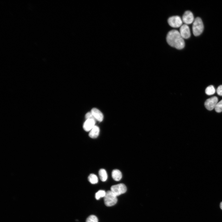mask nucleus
<instances>
[{"mask_svg": "<svg viewBox=\"0 0 222 222\" xmlns=\"http://www.w3.org/2000/svg\"><path fill=\"white\" fill-rule=\"evenodd\" d=\"M106 192L102 190H100L97 192L95 195V198L97 200H99L101 198L105 197Z\"/></svg>", "mask_w": 222, "mask_h": 222, "instance_id": "nucleus-16", "label": "nucleus"}, {"mask_svg": "<svg viewBox=\"0 0 222 222\" xmlns=\"http://www.w3.org/2000/svg\"><path fill=\"white\" fill-rule=\"evenodd\" d=\"M96 121L93 120H86L84 123L83 128L86 132H90L95 125Z\"/></svg>", "mask_w": 222, "mask_h": 222, "instance_id": "nucleus-9", "label": "nucleus"}, {"mask_svg": "<svg viewBox=\"0 0 222 222\" xmlns=\"http://www.w3.org/2000/svg\"><path fill=\"white\" fill-rule=\"evenodd\" d=\"M179 32L184 39H187L190 37V31L187 25L186 24L182 25L180 27Z\"/></svg>", "mask_w": 222, "mask_h": 222, "instance_id": "nucleus-7", "label": "nucleus"}, {"mask_svg": "<svg viewBox=\"0 0 222 222\" xmlns=\"http://www.w3.org/2000/svg\"><path fill=\"white\" fill-rule=\"evenodd\" d=\"M166 40L170 46L178 49L183 48L185 45L184 39L177 30H173L167 34Z\"/></svg>", "mask_w": 222, "mask_h": 222, "instance_id": "nucleus-1", "label": "nucleus"}, {"mask_svg": "<svg viewBox=\"0 0 222 222\" xmlns=\"http://www.w3.org/2000/svg\"><path fill=\"white\" fill-rule=\"evenodd\" d=\"M218 101V98L216 96L208 98L206 100L205 103V107L208 110L212 111L215 109Z\"/></svg>", "mask_w": 222, "mask_h": 222, "instance_id": "nucleus-6", "label": "nucleus"}, {"mask_svg": "<svg viewBox=\"0 0 222 222\" xmlns=\"http://www.w3.org/2000/svg\"><path fill=\"white\" fill-rule=\"evenodd\" d=\"M88 180L91 184H95L98 183V179L97 176L93 174H90L88 177Z\"/></svg>", "mask_w": 222, "mask_h": 222, "instance_id": "nucleus-14", "label": "nucleus"}, {"mask_svg": "<svg viewBox=\"0 0 222 222\" xmlns=\"http://www.w3.org/2000/svg\"><path fill=\"white\" fill-rule=\"evenodd\" d=\"M205 93L208 95H214L215 92V89L214 86L211 85L208 86L205 89Z\"/></svg>", "mask_w": 222, "mask_h": 222, "instance_id": "nucleus-15", "label": "nucleus"}, {"mask_svg": "<svg viewBox=\"0 0 222 222\" xmlns=\"http://www.w3.org/2000/svg\"><path fill=\"white\" fill-rule=\"evenodd\" d=\"M86 222H98V219L95 216L91 215L87 218Z\"/></svg>", "mask_w": 222, "mask_h": 222, "instance_id": "nucleus-17", "label": "nucleus"}, {"mask_svg": "<svg viewBox=\"0 0 222 222\" xmlns=\"http://www.w3.org/2000/svg\"><path fill=\"white\" fill-rule=\"evenodd\" d=\"M215 109L217 113H220L222 111V100L217 103Z\"/></svg>", "mask_w": 222, "mask_h": 222, "instance_id": "nucleus-18", "label": "nucleus"}, {"mask_svg": "<svg viewBox=\"0 0 222 222\" xmlns=\"http://www.w3.org/2000/svg\"><path fill=\"white\" fill-rule=\"evenodd\" d=\"M112 177L114 180L117 181L121 180L122 175L121 172L119 170L114 169L112 172Z\"/></svg>", "mask_w": 222, "mask_h": 222, "instance_id": "nucleus-12", "label": "nucleus"}, {"mask_svg": "<svg viewBox=\"0 0 222 222\" xmlns=\"http://www.w3.org/2000/svg\"><path fill=\"white\" fill-rule=\"evenodd\" d=\"M99 175L100 180L103 182L106 181L108 178V175L105 169H101L99 172Z\"/></svg>", "mask_w": 222, "mask_h": 222, "instance_id": "nucleus-13", "label": "nucleus"}, {"mask_svg": "<svg viewBox=\"0 0 222 222\" xmlns=\"http://www.w3.org/2000/svg\"><path fill=\"white\" fill-rule=\"evenodd\" d=\"M204 25L202 19L197 17L194 20L192 25V29L194 35L195 36L200 35L204 30Z\"/></svg>", "mask_w": 222, "mask_h": 222, "instance_id": "nucleus-2", "label": "nucleus"}, {"mask_svg": "<svg viewBox=\"0 0 222 222\" xmlns=\"http://www.w3.org/2000/svg\"><path fill=\"white\" fill-rule=\"evenodd\" d=\"M170 26L174 28L180 27L182 25L183 21L181 18L178 16H174L170 17L168 20Z\"/></svg>", "mask_w": 222, "mask_h": 222, "instance_id": "nucleus-5", "label": "nucleus"}, {"mask_svg": "<svg viewBox=\"0 0 222 222\" xmlns=\"http://www.w3.org/2000/svg\"><path fill=\"white\" fill-rule=\"evenodd\" d=\"M217 92L219 95L222 96V85H220L218 87Z\"/></svg>", "mask_w": 222, "mask_h": 222, "instance_id": "nucleus-20", "label": "nucleus"}, {"mask_svg": "<svg viewBox=\"0 0 222 222\" xmlns=\"http://www.w3.org/2000/svg\"><path fill=\"white\" fill-rule=\"evenodd\" d=\"M182 20L186 25L191 24L193 23L194 20L192 13L189 11H186L182 17Z\"/></svg>", "mask_w": 222, "mask_h": 222, "instance_id": "nucleus-8", "label": "nucleus"}, {"mask_svg": "<svg viewBox=\"0 0 222 222\" xmlns=\"http://www.w3.org/2000/svg\"><path fill=\"white\" fill-rule=\"evenodd\" d=\"M85 117L86 120L92 119L93 120L96 121V120L95 118L93 116L92 113L91 112H88L85 115Z\"/></svg>", "mask_w": 222, "mask_h": 222, "instance_id": "nucleus-19", "label": "nucleus"}, {"mask_svg": "<svg viewBox=\"0 0 222 222\" xmlns=\"http://www.w3.org/2000/svg\"><path fill=\"white\" fill-rule=\"evenodd\" d=\"M220 207L221 209L222 210V202H221L220 203Z\"/></svg>", "mask_w": 222, "mask_h": 222, "instance_id": "nucleus-21", "label": "nucleus"}, {"mask_svg": "<svg viewBox=\"0 0 222 222\" xmlns=\"http://www.w3.org/2000/svg\"><path fill=\"white\" fill-rule=\"evenodd\" d=\"M111 191L116 196H118L126 192L127 188L123 184H120L114 185L111 187Z\"/></svg>", "mask_w": 222, "mask_h": 222, "instance_id": "nucleus-4", "label": "nucleus"}, {"mask_svg": "<svg viewBox=\"0 0 222 222\" xmlns=\"http://www.w3.org/2000/svg\"><path fill=\"white\" fill-rule=\"evenodd\" d=\"M99 133V127L97 126H95L89 132V136L91 138H96L98 136Z\"/></svg>", "mask_w": 222, "mask_h": 222, "instance_id": "nucleus-11", "label": "nucleus"}, {"mask_svg": "<svg viewBox=\"0 0 222 222\" xmlns=\"http://www.w3.org/2000/svg\"><path fill=\"white\" fill-rule=\"evenodd\" d=\"M117 197L111 190L107 191L104 198V202L105 205L108 207L114 205L117 201Z\"/></svg>", "mask_w": 222, "mask_h": 222, "instance_id": "nucleus-3", "label": "nucleus"}, {"mask_svg": "<svg viewBox=\"0 0 222 222\" xmlns=\"http://www.w3.org/2000/svg\"><path fill=\"white\" fill-rule=\"evenodd\" d=\"M91 112L92 114L96 120L101 122L103 119V115L102 113L96 108H93Z\"/></svg>", "mask_w": 222, "mask_h": 222, "instance_id": "nucleus-10", "label": "nucleus"}]
</instances>
